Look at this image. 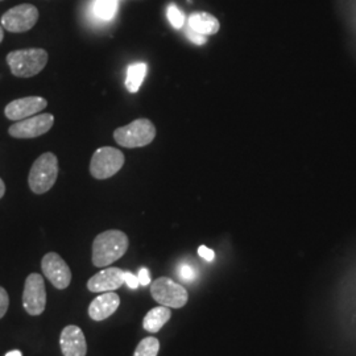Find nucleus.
<instances>
[{"label": "nucleus", "instance_id": "f257e3e1", "mask_svg": "<svg viewBox=\"0 0 356 356\" xmlns=\"http://www.w3.org/2000/svg\"><path fill=\"white\" fill-rule=\"evenodd\" d=\"M128 236L119 229H108L99 234L92 243V264L104 268L111 266L127 252Z\"/></svg>", "mask_w": 356, "mask_h": 356}, {"label": "nucleus", "instance_id": "f03ea898", "mask_svg": "<svg viewBox=\"0 0 356 356\" xmlns=\"http://www.w3.org/2000/svg\"><path fill=\"white\" fill-rule=\"evenodd\" d=\"M48 51L40 48L20 49L8 53L7 64L11 73L17 78H31L38 76L48 64Z\"/></svg>", "mask_w": 356, "mask_h": 356}, {"label": "nucleus", "instance_id": "7ed1b4c3", "mask_svg": "<svg viewBox=\"0 0 356 356\" xmlns=\"http://www.w3.org/2000/svg\"><path fill=\"white\" fill-rule=\"evenodd\" d=\"M58 177V160L51 152L42 153L33 163L29 172L28 184L35 194L51 191Z\"/></svg>", "mask_w": 356, "mask_h": 356}, {"label": "nucleus", "instance_id": "20e7f679", "mask_svg": "<svg viewBox=\"0 0 356 356\" xmlns=\"http://www.w3.org/2000/svg\"><path fill=\"white\" fill-rule=\"evenodd\" d=\"M156 138V127L148 119H136L128 126L115 129L114 139L124 148H140L149 145Z\"/></svg>", "mask_w": 356, "mask_h": 356}, {"label": "nucleus", "instance_id": "39448f33", "mask_svg": "<svg viewBox=\"0 0 356 356\" xmlns=\"http://www.w3.org/2000/svg\"><path fill=\"white\" fill-rule=\"evenodd\" d=\"M124 154L113 147H103L92 154L90 163V173L97 179L115 176L124 165Z\"/></svg>", "mask_w": 356, "mask_h": 356}, {"label": "nucleus", "instance_id": "423d86ee", "mask_svg": "<svg viewBox=\"0 0 356 356\" xmlns=\"http://www.w3.org/2000/svg\"><path fill=\"white\" fill-rule=\"evenodd\" d=\"M151 294L153 300L166 307L179 309L186 305L189 300L188 291L177 282L169 277H160L151 285Z\"/></svg>", "mask_w": 356, "mask_h": 356}, {"label": "nucleus", "instance_id": "0eeeda50", "mask_svg": "<svg viewBox=\"0 0 356 356\" xmlns=\"http://www.w3.org/2000/svg\"><path fill=\"white\" fill-rule=\"evenodd\" d=\"M38 8L32 4L16 6L1 16V26L13 33H23L36 26Z\"/></svg>", "mask_w": 356, "mask_h": 356}, {"label": "nucleus", "instance_id": "6e6552de", "mask_svg": "<svg viewBox=\"0 0 356 356\" xmlns=\"http://www.w3.org/2000/svg\"><path fill=\"white\" fill-rule=\"evenodd\" d=\"M23 306L29 316H41L47 307V289L41 275L31 273L23 292Z\"/></svg>", "mask_w": 356, "mask_h": 356}, {"label": "nucleus", "instance_id": "1a4fd4ad", "mask_svg": "<svg viewBox=\"0 0 356 356\" xmlns=\"http://www.w3.org/2000/svg\"><path fill=\"white\" fill-rule=\"evenodd\" d=\"M54 124V116L51 114L33 115L23 120L13 123L8 128V134L15 139H35L45 135Z\"/></svg>", "mask_w": 356, "mask_h": 356}, {"label": "nucleus", "instance_id": "9d476101", "mask_svg": "<svg viewBox=\"0 0 356 356\" xmlns=\"http://www.w3.org/2000/svg\"><path fill=\"white\" fill-rule=\"evenodd\" d=\"M41 269L44 276L51 281L58 291L66 289L72 282V270L64 259L56 252H49L42 257Z\"/></svg>", "mask_w": 356, "mask_h": 356}, {"label": "nucleus", "instance_id": "9b49d317", "mask_svg": "<svg viewBox=\"0 0 356 356\" xmlns=\"http://www.w3.org/2000/svg\"><path fill=\"white\" fill-rule=\"evenodd\" d=\"M48 106V101L41 97H26L15 99L7 104L4 114L13 122H19L33 115H38L40 111L45 110Z\"/></svg>", "mask_w": 356, "mask_h": 356}, {"label": "nucleus", "instance_id": "f8f14e48", "mask_svg": "<svg viewBox=\"0 0 356 356\" xmlns=\"http://www.w3.org/2000/svg\"><path fill=\"white\" fill-rule=\"evenodd\" d=\"M124 284V272L119 268H107L88 281V289L92 293L114 292Z\"/></svg>", "mask_w": 356, "mask_h": 356}, {"label": "nucleus", "instance_id": "ddd939ff", "mask_svg": "<svg viewBox=\"0 0 356 356\" xmlns=\"http://www.w3.org/2000/svg\"><path fill=\"white\" fill-rule=\"evenodd\" d=\"M60 346L64 356H86L88 354L85 334L76 325H69L65 327L60 337Z\"/></svg>", "mask_w": 356, "mask_h": 356}, {"label": "nucleus", "instance_id": "4468645a", "mask_svg": "<svg viewBox=\"0 0 356 356\" xmlns=\"http://www.w3.org/2000/svg\"><path fill=\"white\" fill-rule=\"evenodd\" d=\"M120 305V298L116 293L106 292L98 296L89 306L90 318L101 322L110 318Z\"/></svg>", "mask_w": 356, "mask_h": 356}, {"label": "nucleus", "instance_id": "2eb2a0df", "mask_svg": "<svg viewBox=\"0 0 356 356\" xmlns=\"http://www.w3.org/2000/svg\"><path fill=\"white\" fill-rule=\"evenodd\" d=\"M188 24H189L188 26L193 31H195L197 33L204 35V36L216 35L220 26L216 16L207 13H191L189 20H188Z\"/></svg>", "mask_w": 356, "mask_h": 356}, {"label": "nucleus", "instance_id": "dca6fc26", "mask_svg": "<svg viewBox=\"0 0 356 356\" xmlns=\"http://www.w3.org/2000/svg\"><path fill=\"white\" fill-rule=\"evenodd\" d=\"M172 317V312L166 306H157L148 312V314L143 319V327L144 330L156 334L164 327L168 321Z\"/></svg>", "mask_w": 356, "mask_h": 356}, {"label": "nucleus", "instance_id": "f3484780", "mask_svg": "<svg viewBox=\"0 0 356 356\" xmlns=\"http://www.w3.org/2000/svg\"><path fill=\"white\" fill-rule=\"evenodd\" d=\"M145 74H147V65L143 64V63L131 65L128 67L126 86H127L129 92H138L139 91Z\"/></svg>", "mask_w": 356, "mask_h": 356}, {"label": "nucleus", "instance_id": "a211bd4d", "mask_svg": "<svg viewBox=\"0 0 356 356\" xmlns=\"http://www.w3.org/2000/svg\"><path fill=\"white\" fill-rule=\"evenodd\" d=\"M118 11V0H95L94 13L102 20H111Z\"/></svg>", "mask_w": 356, "mask_h": 356}, {"label": "nucleus", "instance_id": "6ab92c4d", "mask_svg": "<svg viewBox=\"0 0 356 356\" xmlns=\"http://www.w3.org/2000/svg\"><path fill=\"white\" fill-rule=\"evenodd\" d=\"M160 351V342L154 337H147L138 344L134 356H157Z\"/></svg>", "mask_w": 356, "mask_h": 356}, {"label": "nucleus", "instance_id": "aec40b11", "mask_svg": "<svg viewBox=\"0 0 356 356\" xmlns=\"http://www.w3.org/2000/svg\"><path fill=\"white\" fill-rule=\"evenodd\" d=\"M166 16H168V20L170 22V24H172L173 28L179 29V28H182V26H184V23H185V16H184V13H181V11L178 10L177 7H176L175 4H170V6L168 7Z\"/></svg>", "mask_w": 356, "mask_h": 356}, {"label": "nucleus", "instance_id": "412c9836", "mask_svg": "<svg viewBox=\"0 0 356 356\" xmlns=\"http://www.w3.org/2000/svg\"><path fill=\"white\" fill-rule=\"evenodd\" d=\"M178 276L186 282H191L195 280L197 277V272L195 269L191 267V264H181V267L178 268Z\"/></svg>", "mask_w": 356, "mask_h": 356}, {"label": "nucleus", "instance_id": "4be33fe9", "mask_svg": "<svg viewBox=\"0 0 356 356\" xmlns=\"http://www.w3.org/2000/svg\"><path fill=\"white\" fill-rule=\"evenodd\" d=\"M8 306H10V297H8V293L0 286V319L3 318L8 310Z\"/></svg>", "mask_w": 356, "mask_h": 356}, {"label": "nucleus", "instance_id": "5701e85b", "mask_svg": "<svg viewBox=\"0 0 356 356\" xmlns=\"http://www.w3.org/2000/svg\"><path fill=\"white\" fill-rule=\"evenodd\" d=\"M186 36L191 40V42H194V44H197V45H204V42L207 41L206 36L197 33L195 31H193L189 26L186 28Z\"/></svg>", "mask_w": 356, "mask_h": 356}, {"label": "nucleus", "instance_id": "b1692460", "mask_svg": "<svg viewBox=\"0 0 356 356\" xmlns=\"http://www.w3.org/2000/svg\"><path fill=\"white\" fill-rule=\"evenodd\" d=\"M124 284H127L128 288H131V289H138L140 285L138 280V276H135L129 272H124Z\"/></svg>", "mask_w": 356, "mask_h": 356}, {"label": "nucleus", "instance_id": "393cba45", "mask_svg": "<svg viewBox=\"0 0 356 356\" xmlns=\"http://www.w3.org/2000/svg\"><path fill=\"white\" fill-rule=\"evenodd\" d=\"M198 254H200L202 259H204L206 261H213V260L216 259L214 251L210 250V248H207L206 245H201V247L198 248Z\"/></svg>", "mask_w": 356, "mask_h": 356}, {"label": "nucleus", "instance_id": "a878e982", "mask_svg": "<svg viewBox=\"0 0 356 356\" xmlns=\"http://www.w3.org/2000/svg\"><path fill=\"white\" fill-rule=\"evenodd\" d=\"M138 280H139V284L143 285V286H147V285L151 284V276H149L148 269H145V268L140 269V272L138 275Z\"/></svg>", "mask_w": 356, "mask_h": 356}, {"label": "nucleus", "instance_id": "bb28decb", "mask_svg": "<svg viewBox=\"0 0 356 356\" xmlns=\"http://www.w3.org/2000/svg\"><path fill=\"white\" fill-rule=\"evenodd\" d=\"M4 194H6V184H4V181L0 178V198H3Z\"/></svg>", "mask_w": 356, "mask_h": 356}, {"label": "nucleus", "instance_id": "cd10ccee", "mask_svg": "<svg viewBox=\"0 0 356 356\" xmlns=\"http://www.w3.org/2000/svg\"><path fill=\"white\" fill-rule=\"evenodd\" d=\"M6 356H23L22 355V353L19 351V350H13V351H10V353H7Z\"/></svg>", "mask_w": 356, "mask_h": 356}, {"label": "nucleus", "instance_id": "c85d7f7f", "mask_svg": "<svg viewBox=\"0 0 356 356\" xmlns=\"http://www.w3.org/2000/svg\"><path fill=\"white\" fill-rule=\"evenodd\" d=\"M3 38H4V31H3V26H0V42L3 41Z\"/></svg>", "mask_w": 356, "mask_h": 356}, {"label": "nucleus", "instance_id": "c756f323", "mask_svg": "<svg viewBox=\"0 0 356 356\" xmlns=\"http://www.w3.org/2000/svg\"><path fill=\"white\" fill-rule=\"evenodd\" d=\"M0 1H1V0H0Z\"/></svg>", "mask_w": 356, "mask_h": 356}]
</instances>
